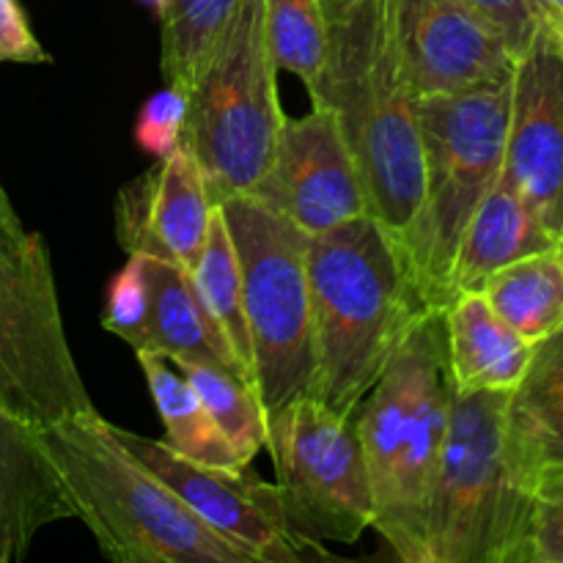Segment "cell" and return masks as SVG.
Segmentation results:
<instances>
[{"instance_id": "6da1fadb", "label": "cell", "mask_w": 563, "mask_h": 563, "mask_svg": "<svg viewBox=\"0 0 563 563\" xmlns=\"http://www.w3.org/2000/svg\"><path fill=\"white\" fill-rule=\"evenodd\" d=\"M454 396L445 308H432L407 330L350 416L374 498L372 528L405 563H429V500Z\"/></svg>"}, {"instance_id": "7a4b0ae2", "label": "cell", "mask_w": 563, "mask_h": 563, "mask_svg": "<svg viewBox=\"0 0 563 563\" xmlns=\"http://www.w3.org/2000/svg\"><path fill=\"white\" fill-rule=\"evenodd\" d=\"M317 377L313 396L352 416L407 330L432 311L418 295L399 240L372 214L308 242Z\"/></svg>"}, {"instance_id": "3957f363", "label": "cell", "mask_w": 563, "mask_h": 563, "mask_svg": "<svg viewBox=\"0 0 563 563\" xmlns=\"http://www.w3.org/2000/svg\"><path fill=\"white\" fill-rule=\"evenodd\" d=\"M311 102L335 110L368 214L401 242L423 201V143L418 97L401 69L385 0H361L330 25L328 75Z\"/></svg>"}, {"instance_id": "277c9868", "label": "cell", "mask_w": 563, "mask_h": 563, "mask_svg": "<svg viewBox=\"0 0 563 563\" xmlns=\"http://www.w3.org/2000/svg\"><path fill=\"white\" fill-rule=\"evenodd\" d=\"M75 520L115 563H258L192 515L135 460L97 410L42 429Z\"/></svg>"}, {"instance_id": "5b68a950", "label": "cell", "mask_w": 563, "mask_h": 563, "mask_svg": "<svg viewBox=\"0 0 563 563\" xmlns=\"http://www.w3.org/2000/svg\"><path fill=\"white\" fill-rule=\"evenodd\" d=\"M509 104L511 80L418 97L423 201L399 245L427 308L451 302L456 247L467 220L504 170Z\"/></svg>"}, {"instance_id": "8992f818", "label": "cell", "mask_w": 563, "mask_h": 563, "mask_svg": "<svg viewBox=\"0 0 563 563\" xmlns=\"http://www.w3.org/2000/svg\"><path fill=\"white\" fill-rule=\"evenodd\" d=\"M504 390H456L429 500V563H528L531 489L506 440Z\"/></svg>"}, {"instance_id": "52a82bcc", "label": "cell", "mask_w": 563, "mask_h": 563, "mask_svg": "<svg viewBox=\"0 0 563 563\" xmlns=\"http://www.w3.org/2000/svg\"><path fill=\"white\" fill-rule=\"evenodd\" d=\"M284 119L264 0H242L187 91L181 143L214 203L256 190L273 165Z\"/></svg>"}, {"instance_id": "ba28073f", "label": "cell", "mask_w": 563, "mask_h": 563, "mask_svg": "<svg viewBox=\"0 0 563 563\" xmlns=\"http://www.w3.org/2000/svg\"><path fill=\"white\" fill-rule=\"evenodd\" d=\"M242 273L256 394L264 412L313 396V352L308 242L311 234L253 196L220 201Z\"/></svg>"}, {"instance_id": "9c48e42d", "label": "cell", "mask_w": 563, "mask_h": 563, "mask_svg": "<svg viewBox=\"0 0 563 563\" xmlns=\"http://www.w3.org/2000/svg\"><path fill=\"white\" fill-rule=\"evenodd\" d=\"M0 405L38 429L93 410L38 231L22 247H0Z\"/></svg>"}, {"instance_id": "30bf717a", "label": "cell", "mask_w": 563, "mask_h": 563, "mask_svg": "<svg viewBox=\"0 0 563 563\" xmlns=\"http://www.w3.org/2000/svg\"><path fill=\"white\" fill-rule=\"evenodd\" d=\"M286 522L313 542H357L374 526L361 440L317 396L267 412V445Z\"/></svg>"}, {"instance_id": "8fae6325", "label": "cell", "mask_w": 563, "mask_h": 563, "mask_svg": "<svg viewBox=\"0 0 563 563\" xmlns=\"http://www.w3.org/2000/svg\"><path fill=\"white\" fill-rule=\"evenodd\" d=\"M119 443L146 465L163 484H168L181 504L201 517L212 531L240 544L258 563H306L328 561L333 555L322 542L300 537L286 522L275 484L245 473V467L201 465L165 440H148L110 423Z\"/></svg>"}, {"instance_id": "7c38bea8", "label": "cell", "mask_w": 563, "mask_h": 563, "mask_svg": "<svg viewBox=\"0 0 563 563\" xmlns=\"http://www.w3.org/2000/svg\"><path fill=\"white\" fill-rule=\"evenodd\" d=\"M247 196L311 236L368 214L355 157L330 104L311 102L306 115H286L273 165Z\"/></svg>"}, {"instance_id": "4fadbf2b", "label": "cell", "mask_w": 563, "mask_h": 563, "mask_svg": "<svg viewBox=\"0 0 563 563\" xmlns=\"http://www.w3.org/2000/svg\"><path fill=\"white\" fill-rule=\"evenodd\" d=\"M385 9L416 97L495 86L515 75L506 38L462 0H385Z\"/></svg>"}, {"instance_id": "5bb4252c", "label": "cell", "mask_w": 563, "mask_h": 563, "mask_svg": "<svg viewBox=\"0 0 563 563\" xmlns=\"http://www.w3.org/2000/svg\"><path fill=\"white\" fill-rule=\"evenodd\" d=\"M504 174L559 240L563 229V49L539 31L511 77Z\"/></svg>"}, {"instance_id": "9a60e30c", "label": "cell", "mask_w": 563, "mask_h": 563, "mask_svg": "<svg viewBox=\"0 0 563 563\" xmlns=\"http://www.w3.org/2000/svg\"><path fill=\"white\" fill-rule=\"evenodd\" d=\"M214 201L185 143L115 196L113 223L121 251L163 258L190 273L201 256Z\"/></svg>"}, {"instance_id": "2e32d148", "label": "cell", "mask_w": 563, "mask_h": 563, "mask_svg": "<svg viewBox=\"0 0 563 563\" xmlns=\"http://www.w3.org/2000/svg\"><path fill=\"white\" fill-rule=\"evenodd\" d=\"M75 520L42 429L0 405V563L25 559L38 531Z\"/></svg>"}, {"instance_id": "e0dca14e", "label": "cell", "mask_w": 563, "mask_h": 563, "mask_svg": "<svg viewBox=\"0 0 563 563\" xmlns=\"http://www.w3.org/2000/svg\"><path fill=\"white\" fill-rule=\"evenodd\" d=\"M555 234L542 223L531 203L500 170L498 181L467 220L451 269V300L460 291H478L484 280L506 264L533 253L553 251Z\"/></svg>"}, {"instance_id": "ac0fdd59", "label": "cell", "mask_w": 563, "mask_h": 563, "mask_svg": "<svg viewBox=\"0 0 563 563\" xmlns=\"http://www.w3.org/2000/svg\"><path fill=\"white\" fill-rule=\"evenodd\" d=\"M451 377L460 394L504 390L522 383L533 344L493 311L482 291H460L445 306Z\"/></svg>"}, {"instance_id": "d6986e66", "label": "cell", "mask_w": 563, "mask_h": 563, "mask_svg": "<svg viewBox=\"0 0 563 563\" xmlns=\"http://www.w3.org/2000/svg\"><path fill=\"white\" fill-rule=\"evenodd\" d=\"M506 440L528 489L544 465L563 460V328L533 344L526 377L509 394Z\"/></svg>"}, {"instance_id": "ffe728a7", "label": "cell", "mask_w": 563, "mask_h": 563, "mask_svg": "<svg viewBox=\"0 0 563 563\" xmlns=\"http://www.w3.org/2000/svg\"><path fill=\"white\" fill-rule=\"evenodd\" d=\"M146 267L152 300H148L143 344L135 352H157L170 363L214 361L236 372L229 346L209 322L192 291L190 273L163 258H146Z\"/></svg>"}, {"instance_id": "44dd1931", "label": "cell", "mask_w": 563, "mask_h": 563, "mask_svg": "<svg viewBox=\"0 0 563 563\" xmlns=\"http://www.w3.org/2000/svg\"><path fill=\"white\" fill-rule=\"evenodd\" d=\"M190 280L203 313H207L209 322L214 324L220 339L229 346L236 372L256 390L251 330H247L245 300H242V273L240 262H236L234 242H231L223 212H220V203H214L207 242H203L198 262L192 264Z\"/></svg>"}, {"instance_id": "7402d4cb", "label": "cell", "mask_w": 563, "mask_h": 563, "mask_svg": "<svg viewBox=\"0 0 563 563\" xmlns=\"http://www.w3.org/2000/svg\"><path fill=\"white\" fill-rule=\"evenodd\" d=\"M135 355L165 427V443L201 465L245 467L185 374L157 352H135Z\"/></svg>"}, {"instance_id": "603a6c76", "label": "cell", "mask_w": 563, "mask_h": 563, "mask_svg": "<svg viewBox=\"0 0 563 563\" xmlns=\"http://www.w3.org/2000/svg\"><path fill=\"white\" fill-rule=\"evenodd\" d=\"M478 291L528 344L563 328V262L555 247L506 264Z\"/></svg>"}, {"instance_id": "cb8c5ba5", "label": "cell", "mask_w": 563, "mask_h": 563, "mask_svg": "<svg viewBox=\"0 0 563 563\" xmlns=\"http://www.w3.org/2000/svg\"><path fill=\"white\" fill-rule=\"evenodd\" d=\"M174 366L185 374L223 438L234 445L242 465H251L253 456L267 445V412L256 390L223 363L176 361Z\"/></svg>"}, {"instance_id": "d4e9b609", "label": "cell", "mask_w": 563, "mask_h": 563, "mask_svg": "<svg viewBox=\"0 0 563 563\" xmlns=\"http://www.w3.org/2000/svg\"><path fill=\"white\" fill-rule=\"evenodd\" d=\"M264 31L278 71L300 77L311 99H319L330 55V25L319 0H264Z\"/></svg>"}, {"instance_id": "484cf974", "label": "cell", "mask_w": 563, "mask_h": 563, "mask_svg": "<svg viewBox=\"0 0 563 563\" xmlns=\"http://www.w3.org/2000/svg\"><path fill=\"white\" fill-rule=\"evenodd\" d=\"M148 300H152V286H148L146 256L130 253L124 267L113 275L108 286L102 328L126 341L132 350H141L143 333H146Z\"/></svg>"}, {"instance_id": "4316f807", "label": "cell", "mask_w": 563, "mask_h": 563, "mask_svg": "<svg viewBox=\"0 0 563 563\" xmlns=\"http://www.w3.org/2000/svg\"><path fill=\"white\" fill-rule=\"evenodd\" d=\"M528 563H563V460L544 465L531 482Z\"/></svg>"}, {"instance_id": "83f0119b", "label": "cell", "mask_w": 563, "mask_h": 563, "mask_svg": "<svg viewBox=\"0 0 563 563\" xmlns=\"http://www.w3.org/2000/svg\"><path fill=\"white\" fill-rule=\"evenodd\" d=\"M185 119L187 93L168 86L163 88V91L152 93V97L141 104L132 135H135V143L141 146V152L163 159L165 154H170L181 143V135H185Z\"/></svg>"}, {"instance_id": "f1b7e54d", "label": "cell", "mask_w": 563, "mask_h": 563, "mask_svg": "<svg viewBox=\"0 0 563 563\" xmlns=\"http://www.w3.org/2000/svg\"><path fill=\"white\" fill-rule=\"evenodd\" d=\"M462 3L478 11L506 38L515 58H520L542 31L531 0H462Z\"/></svg>"}, {"instance_id": "f546056e", "label": "cell", "mask_w": 563, "mask_h": 563, "mask_svg": "<svg viewBox=\"0 0 563 563\" xmlns=\"http://www.w3.org/2000/svg\"><path fill=\"white\" fill-rule=\"evenodd\" d=\"M20 0H0V64H49Z\"/></svg>"}, {"instance_id": "4dcf8cb0", "label": "cell", "mask_w": 563, "mask_h": 563, "mask_svg": "<svg viewBox=\"0 0 563 563\" xmlns=\"http://www.w3.org/2000/svg\"><path fill=\"white\" fill-rule=\"evenodd\" d=\"M27 240H31V231H25V225L20 223L9 196L0 187V247H22Z\"/></svg>"}, {"instance_id": "1f68e13d", "label": "cell", "mask_w": 563, "mask_h": 563, "mask_svg": "<svg viewBox=\"0 0 563 563\" xmlns=\"http://www.w3.org/2000/svg\"><path fill=\"white\" fill-rule=\"evenodd\" d=\"M531 5L537 11L542 31L563 44V0H531Z\"/></svg>"}, {"instance_id": "d6a6232c", "label": "cell", "mask_w": 563, "mask_h": 563, "mask_svg": "<svg viewBox=\"0 0 563 563\" xmlns=\"http://www.w3.org/2000/svg\"><path fill=\"white\" fill-rule=\"evenodd\" d=\"M357 3H361V0H319V5H322V14H324V20H328V25L344 20V16L350 14V11L355 9Z\"/></svg>"}, {"instance_id": "836d02e7", "label": "cell", "mask_w": 563, "mask_h": 563, "mask_svg": "<svg viewBox=\"0 0 563 563\" xmlns=\"http://www.w3.org/2000/svg\"><path fill=\"white\" fill-rule=\"evenodd\" d=\"M555 251H559V256H561V262H563V229H561V234H559V242H555Z\"/></svg>"}, {"instance_id": "e575fe53", "label": "cell", "mask_w": 563, "mask_h": 563, "mask_svg": "<svg viewBox=\"0 0 563 563\" xmlns=\"http://www.w3.org/2000/svg\"><path fill=\"white\" fill-rule=\"evenodd\" d=\"M561 49H563V44H561Z\"/></svg>"}]
</instances>
